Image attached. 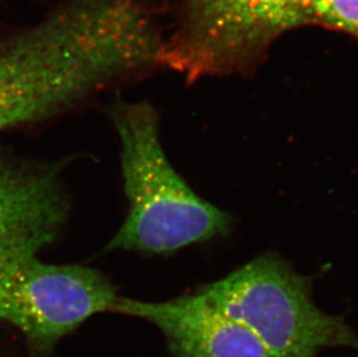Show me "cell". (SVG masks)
Masks as SVG:
<instances>
[{
	"label": "cell",
	"mask_w": 358,
	"mask_h": 357,
	"mask_svg": "<svg viewBox=\"0 0 358 357\" xmlns=\"http://www.w3.org/2000/svg\"><path fill=\"white\" fill-rule=\"evenodd\" d=\"M121 141V166L129 210L108 250L169 254L225 236L234 218L197 195L173 169L150 102H120L112 111Z\"/></svg>",
	"instance_id": "cell-1"
},
{
	"label": "cell",
	"mask_w": 358,
	"mask_h": 357,
	"mask_svg": "<svg viewBox=\"0 0 358 357\" xmlns=\"http://www.w3.org/2000/svg\"><path fill=\"white\" fill-rule=\"evenodd\" d=\"M312 280L268 252L195 291L250 330L271 357H315L327 348L358 349V335L345 319L315 305Z\"/></svg>",
	"instance_id": "cell-2"
},
{
	"label": "cell",
	"mask_w": 358,
	"mask_h": 357,
	"mask_svg": "<svg viewBox=\"0 0 358 357\" xmlns=\"http://www.w3.org/2000/svg\"><path fill=\"white\" fill-rule=\"evenodd\" d=\"M315 0H188L179 26L164 41L158 64L188 84L250 74L285 31L312 22Z\"/></svg>",
	"instance_id": "cell-3"
},
{
	"label": "cell",
	"mask_w": 358,
	"mask_h": 357,
	"mask_svg": "<svg viewBox=\"0 0 358 357\" xmlns=\"http://www.w3.org/2000/svg\"><path fill=\"white\" fill-rule=\"evenodd\" d=\"M119 298L98 270L79 265H51L38 256L0 276V321L24 339L27 357H51L63 337L103 312Z\"/></svg>",
	"instance_id": "cell-4"
},
{
	"label": "cell",
	"mask_w": 358,
	"mask_h": 357,
	"mask_svg": "<svg viewBox=\"0 0 358 357\" xmlns=\"http://www.w3.org/2000/svg\"><path fill=\"white\" fill-rule=\"evenodd\" d=\"M69 213L57 167L0 150V276L54 243Z\"/></svg>",
	"instance_id": "cell-5"
},
{
	"label": "cell",
	"mask_w": 358,
	"mask_h": 357,
	"mask_svg": "<svg viewBox=\"0 0 358 357\" xmlns=\"http://www.w3.org/2000/svg\"><path fill=\"white\" fill-rule=\"evenodd\" d=\"M110 312L157 327L172 357H271L250 330L216 310L196 291L165 302L119 296Z\"/></svg>",
	"instance_id": "cell-6"
},
{
	"label": "cell",
	"mask_w": 358,
	"mask_h": 357,
	"mask_svg": "<svg viewBox=\"0 0 358 357\" xmlns=\"http://www.w3.org/2000/svg\"><path fill=\"white\" fill-rule=\"evenodd\" d=\"M312 22L345 31L358 38V0H315Z\"/></svg>",
	"instance_id": "cell-7"
}]
</instances>
